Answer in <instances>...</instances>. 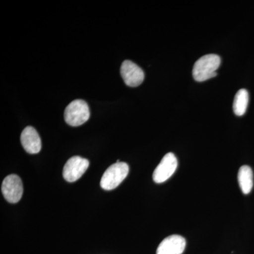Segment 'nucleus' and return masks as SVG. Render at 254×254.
<instances>
[{
    "label": "nucleus",
    "mask_w": 254,
    "mask_h": 254,
    "mask_svg": "<svg viewBox=\"0 0 254 254\" xmlns=\"http://www.w3.org/2000/svg\"><path fill=\"white\" fill-rule=\"evenodd\" d=\"M221 60L218 55H204L197 60L193 66V78L196 81L202 82L217 76V69L220 66Z\"/></svg>",
    "instance_id": "nucleus-1"
},
{
    "label": "nucleus",
    "mask_w": 254,
    "mask_h": 254,
    "mask_svg": "<svg viewBox=\"0 0 254 254\" xmlns=\"http://www.w3.org/2000/svg\"><path fill=\"white\" fill-rule=\"evenodd\" d=\"M129 168L126 163L118 160L107 169L100 180V187L104 190H115L128 175Z\"/></svg>",
    "instance_id": "nucleus-2"
},
{
    "label": "nucleus",
    "mask_w": 254,
    "mask_h": 254,
    "mask_svg": "<svg viewBox=\"0 0 254 254\" xmlns=\"http://www.w3.org/2000/svg\"><path fill=\"white\" fill-rule=\"evenodd\" d=\"M90 118V110L86 102L75 100L64 110L65 122L71 127H78L86 123Z\"/></svg>",
    "instance_id": "nucleus-3"
},
{
    "label": "nucleus",
    "mask_w": 254,
    "mask_h": 254,
    "mask_svg": "<svg viewBox=\"0 0 254 254\" xmlns=\"http://www.w3.org/2000/svg\"><path fill=\"white\" fill-rule=\"evenodd\" d=\"M89 167V161L80 156H73L68 159L63 169V177L68 182L79 180Z\"/></svg>",
    "instance_id": "nucleus-4"
},
{
    "label": "nucleus",
    "mask_w": 254,
    "mask_h": 254,
    "mask_svg": "<svg viewBox=\"0 0 254 254\" xmlns=\"http://www.w3.org/2000/svg\"><path fill=\"white\" fill-rule=\"evenodd\" d=\"M23 191L22 181L18 175H10L4 179L1 185V192L9 203H18L22 197Z\"/></svg>",
    "instance_id": "nucleus-5"
},
{
    "label": "nucleus",
    "mask_w": 254,
    "mask_h": 254,
    "mask_svg": "<svg viewBox=\"0 0 254 254\" xmlns=\"http://www.w3.org/2000/svg\"><path fill=\"white\" fill-rule=\"evenodd\" d=\"M178 162L173 153H167L156 167L153 174V181L157 184L163 183L173 176L176 171Z\"/></svg>",
    "instance_id": "nucleus-6"
},
{
    "label": "nucleus",
    "mask_w": 254,
    "mask_h": 254,
    "mask_svg": "<svg viewBox=\"0 0 254 254\" xmlns=\"http://www.w3.org/2000/svg\"><path fill=\"white\" fill-rule=\"evenodd\" d=\"M125 84L130 87L140 86L144 80V72L141 67L130 60H125L120 68Z\"/></svg>",
    "instance_id": "nucleus-7"
},
{
    "label": "nucleus",
    "mask_w": 254,
    "mask_h": 254,
    "mask_svg": "<svg viewBox=\"0 0 254 254\" xmlns=\"http://www.w3.org/2000/svg\"><path fill=\"white\" fill-rule=\"evenodd\" d=\"M186 247V240L178 235H170L162 241L156 254H182Z\"/></svg>",
    "instance_id": "nucleus-8"
},
{
    "label": "nucleus",
    "mask_w": 254,
    "mask_h": 254,
    "mask_svg": "<svg viewBox=\"0 0 254 254\" xmlns=\"http://www.w3.org/2000/svg\"><path fill=\"white\" fill-rule=\"evenodd\" d=\"M23 148L30 154H36L41 150V137L33 127L28 126L23 129L21 135Z\"/></svg>",
    "instance_id": "nucleus-9"
},
{
    "label": "nucleus",
    "mask_w": 254,
    "mask_h": 254,
    "mask_svg": "<svg viewBox=\"0 0 254 254\" xmlns=\"http://www.w3.org/2000/svg\"><path fill=\"white\" fill-rule=\"evenodd\" d=\"M238 182L244 194H249L254 186V174L248 165L241 167L238 173Z\"/></svg>",
    "instance_id": "nucleus-10"
},
{
    "label": "nucleus",
    "mask_w": 254,
    "mask_h": 254,
    "mask_svg": "<svg viewBox=\"0 0 254 254\" xmlns=\"http://www.w3.org/2000/svg\"><path fill=\"white\" fill-rule=\"evenodd\" d=\"M249 103V93L246 89H240L235 95L234 100V113L237 116H242L247 111Z\"/></svg>",
    "instance_id": "nucleus-11"
}]
</instances>
